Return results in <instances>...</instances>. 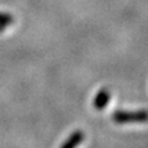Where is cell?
Listing matches in <instances>:
<instances>
[{
	"label": "cell",
	"instance_id": "277c9868",
	"mask_svg": "<svg viewBox=\"0 0 148 148\" xmlns=\"http://www.w3.org/2000/svg\"><path fill=\"white\" fill-rule=\"evenodd\" d=\"M11 20L9 18L8 16L5 15H0V24H8V22H10Z\"/></svg>",
	"mask_w": 148,
	"mask_h": 148
},
{
	"label": "cell",
	"instance_id": "7a4b0ae2",
	"mask_svg": "<svg viewBox=\"0 0 148 148\" xmlns=\"http://www.w3.org/2000/svg\"><path fill=\"white\" fill-rule=\"evenodd\" d=\"M83 138H84V135H83L82 131H77L74 132L73 135L68 138V140L64 142V145L62 146V148H75L78 145H80Z\"/></svg>",
	"mask_w": 148,
	"mask_h": 148
},
{
	"label": "cell",
	"instance_id": "3957f363",
	"mask_svg": "<svg viewBox=\"0 0 148 148\" xmlns=\"http://www.w3.org/2000/svg\"><path fill=\"white\" fill-rule=\"evenodd\" d=\"M108 98H109V95L105 90L100 91L98 94V96H96V99H100V101H95V105L99 106V108H103V106L106 104V101H108Z\"/></svg>",
	"mask_w": 148,
	"mask_h": 148
},
{
	"label": "cell",
	"instance_id": "6da1fadb",
	"mask_svg": "<svg viewBox=\"0 0 148 148\" xmlns=\"http://www.w3.org/2000/svg\"><path fill=\"white\" fill-rule=\"evenodd\" d=\"M114 120L116 122H145L148 120V114L145 111L140 112H116L114 115Z\"/></svg>",
	"mask_w": 148,
	"mask_h": 148
}]
</instances>
